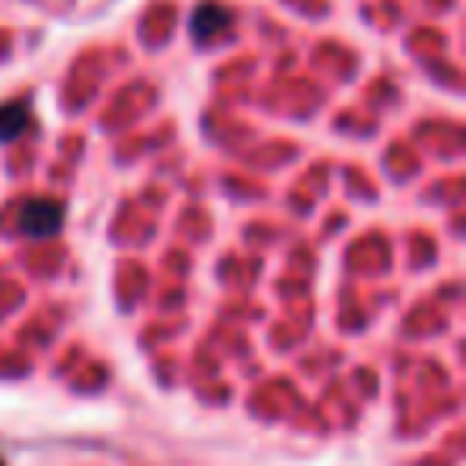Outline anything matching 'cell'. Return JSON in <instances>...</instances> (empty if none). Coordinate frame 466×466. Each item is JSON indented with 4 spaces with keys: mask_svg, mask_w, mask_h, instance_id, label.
Instances as JSON below:
<instances>
[{
    "mask_svg": "<svg viewBox=\"0 0 466 466\" xmlns=\"http://www.w3.org/2000/svg\"><path fill=\"white\" fill-rule=\"evenodd\" d=\"M25 124H29V109H25L22 102H7V106H0V142L18 138V135L25 131Z\"/></svg>",
    "mask_w": 466,
    "mask_h": 466,
    "instance_id": "cell-3",
    "label": "cell"
},
{
    "mask_svg": "<svg viewBox=\"0 0 466 466\" xmlns=\"http://www.w3.org/2000/svg\"><path fill=\"white\" fill-rule=\"evenodd\" d=\"M189 29H193V40L211 44L218 33L229 29V11H226L222 4H200V7L193 11V18H189Z\"/></svg>",
    "mask_w": 466,
    "mask_h": 466,
    "instance_id": "cell-2",
    "label": "cell"
},
{
    "mask_svg": "<svg viewBox=\"0 0 466 466\" xmlns=\"http://www.w3.org/2000/svg\"><path fill=\"white\" fill-rule=\"evenodd\" d=\"M18 226H22V233L47 237V233H55V229L62 226V208H58L55 200H33V204L22 208Z\"/></svg>",
    "mask_w": 466,
    "mask_h": 466,
    "instance_id": "cell-1",
    "label": "cell"
},
{
    "mask_svg": "<svg viewBox=\"0 0 466 466\" xmlns=\"http://www.w3.org/2000/svg\"><path fill=\"white\" fill-rule=\"evenodd\" d=\"M0 466H4V462H0Z\"/></svg>",
    "mask_w": 466,
    "mask_h": 466,
    "instance_id": "cell-4",
    "label": "cell"
}]
</instances>
